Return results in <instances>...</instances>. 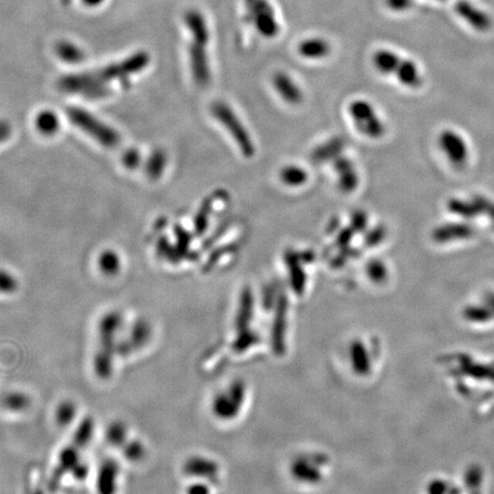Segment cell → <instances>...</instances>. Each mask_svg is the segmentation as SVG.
<instances>
[{"mask_svg": "<svg viewBox=\"0 0 494 494\" xmlns=\"http://www.w3.org/2000/svg\"><path fill=\"white\" fill-rule=\"evenodd\" d=\"M10 133H12V129H10V124L5 120H0V143L6 141L10 137Z\"/></svg>", "mask_w": 494, "mask_h": 494, "instance_id": "cell-25", "label": "cell"}, {"mask_svg": "<svg viewBox=\"0 0 494 494\" xmlns=\"http://www.w3.org/2000/svg\"><path fill=\"white\" fill-rule=\"evenodd\" d=\"M386 5L392 12L403 13L411 10L415 5V0H386Z\"/></svg>", "mask_w": 494, "mask_h": 494, "instance_id": "cell-22", "label": "cell"}, {"mask_svg": "<svg viewBox=\"0 0 494 494\" xmlns=\"http://www.w3.org/2000/svg\"><path fill=\"white\" fill-rule=\"evenodd\" d=\"M57 54L66 64H79L84 59L83 50L77 44L68 40L57 44Z\"/></svg>", "mask_w": 494, "mask_h": 494, "instance_id": "cell-13", "label": "cell"}, {"mask_svg": "<svg viewBox=\"0 0 494 494\" xmlns=\"http://www.w3.org/2000/svg\"><path fill=\"white\" fill-rule=\"evenodd\" d=\"M352 240V232L350 230H343L340 235V238H339L338 243L340 245H345L348 244L349 242Z\"/></svg>", "mask_w": 494, "mask_h": 494, "instance_id": "cell-26", "label": "cell"}, {"mask_svg": "<svg viewBox=\"0 0 494 494\" xmlns=\"http://www.w3.org/2000/svg\"><path fill=\"white\" fill-rule=\"evenodd\" d=\"M36 126L44 135H53L59 131V118L52 111H43L36 118Z\"/></svg>", "mask_w": 494, "mask_h": 494, "instance_id": "cell-14", "label": "cell"}, {"mask_svg": "<svg viewBox=\"0 0 494 494\" xmlns=\"http://www.w3.org/2000/svg\"><path fill=\"white\" fill-rule=\"evenodd\" d=\"M75 412H76L75 411V406L69 404V403H66V404L62 405L60 410H59L57 419H59V421H60L61 424L66 425V424H69L70 420L75 417Z\"/></svg>", "mask_w": 494, "mask_h": 494, "instance_id": "cell-24", "label": "cell"}, {"mask_svg": "<svg viewBox=\"0 0 494 494\" xmlns=\"http://www.w3.org/2000/svg\"><path fill=\"white\" fill-rule=\"evenodd\" d=\"M165 153L162 150H156L155 153L150 156L148 163L146 166V172L151 179H158L163 174L164 169L166 167Z\"/></svg>", "mask_w": 494, "mask_h": 494, "instance_id": "cell-16", "label": "cell"}, {"mask_svg": "<svg viewBox=\"0 0 494 494\" xmlns=\"http://www.w3.org/2000/svg\"><path fill=\"white\" fill-rule=\"evenodd\" d=\"M117 468L113 462L103 466L102 471L99 474V493L111 494L115 490Z\"/></svg>", "mask_w": 494, "mask_h": 494, "instance_id": "cell-15", "label": "cell"}, {"mask_svg": "<svg viewBox=\"0 0 494 494\" xmlns=\"http://www.w3.org/2000/svg\"><path fill=\"white\" fill-rule=\"evenodd\" d=\"M372 64L378 73L385 76H395L398 82L410 88L422 85L421 71L415 61L399 57L390 50H379L372 57Z\"/></svg>", "mask_w": 494, "mask_h": 494, "instance_id": "cell-3", "label": "cell"}, {"mask_svg": "<svg viewBox=\"0 0 494 494\" xmlns=\"http://www.w3.org/2000/svg\"><path fill=\"white\" fill-rule=\"evenodd\" d=\"M272 83L276 93L289 106H298L303 101L301 87L285 71H277L272 76Z\"/></svg>", "mask_w": 494, "mask_h": 494, "instance_id": "cell-9", "label": "cell"}, {"mask_svg": "<svg viewBox=\"0 0 494 494\" xmlns=\"http://www.w3.org/2000/svg\"><path fill=\"white\" fill-rule=\"evenodd\" d=\"M82 1L88 7L99 6V5H102L104 3V0H82Z\"/></svg>", "mask_w": 494, "mask_h": 494, "instance_id": "cell-27", "label": "cell"}, {"mask_svg": "<svg viewBox=\"0 0 494 494\" xmlns=\"http://www.w3.org/2000/svg\"><path fill=\"white\" fill-rule=\"evenodd\" d=\"M99 265L103 272L113 275L120 270V260L113 252L103 253L102 256H99Z\"/></svg>", "mask_w": 494, "mask_h": 494, "instance_id": "cell-17", "label": "cell"}, {"mask_svg": "<svg viewBox=\"0 0 494 494\" xmlns=\"http://www.w3.org/2000/svg\"><path fill=\"white\" fill-rule=\"evenodd\" d=\"M434 1H438V3H441V1H446V0H434Z\"/></svg>", "mask_w": 494, "mask_h": 494, "instance_id": "cell-28", "label": "cell"}, {"mask_svg": "<svg viewBox=\"0 0 494 494\" xmlns=\"http://www.w3.org/2000/svg\"><path fill=\"white\" fill-rule=\"evenodd\" d=\"M17 287V281L13 276L5 270H0V293L8 294V293L14 292Z\"/></svg>", "mask_w": 494, "mask_h": 494, "instance_id": "cell-20", "label": "cell"}, {"mask_svg": "<svg viewBox=\"0 0 494 494\" xmlns=\"http://www.w3.org/2000/svg\"><path fill=\"white\" fill-rule=\"evenodd\" d=\"M28 398L22 394H10L3 398V404L8 410H23L27 408Z\"/></svg>", "mask_w": 494, "mask_h": 494, "instance_id": "cell-19", "label": "cell"}, {"mask_svg": "<svg viewBox=\"0 0 494 494\" xmlns=\"http://www.w3.org/2000/svg\"><path fill=\"white\" fill-rule=\"evenodd\" d=\"M68 116L73 125H76L79 130L86 133L87 135H90L104 148L115 149L120 146V134L106 124L97 120L92 113H87L86 110L73 106L68 109Z\"/></svg>", "mask_w": 494, "mask_h": 494, "instance_id": "cell-5", "label": "cell"}, {"mask_svg": "<svg viewBox=\"0 0 494 494\" xmlns=\"http://www.w3.org/2000/svg\"><path fill=\"white\" fill-rule=\"evenodd\" d=\"M349 115L356 131L368 139H381L385 135V123L379 116L374 106L365 99H355L349 104Z\"/></svg>", "mask_w": 494, "mask_h": 494, "instance_id": "cell-7", "label": "cell"}, {"mask_svg": "<svg viewBox=\"0 0 494 494\" xmlns=\"http://www.w3.org/2000/svg\"><path fill=\"white\" fill-rule=\"evenodd\" d=\"M213 117L219 122L227 132L229 133L234 142L238 146L243 156L251 158L256 153V146L253 142L252 136L246 130L245 125L239 120L235 110L225 101H216L211 106Z\"/></svg>", "mask_w": 494, "mask_h": 494, "instance_id": "cell-4", "label": "cell"}, {"mask_svg": "<svg viewBox=\"0 0 494 494\" xmlns=\"http://www.w3.org/2000/svg\"><path fill=\"white\" fill-rule=\"evenodd\" d=\"M149 60L148 54L139 52L102 69L62 77L59 80V87L64 93L78 94L87 99H103L110 95L109 85L111 86L115 82L129 83L131 77L146 69Z\"/></svg>", "mask_w": 494, "mask_h": 494, "instance_id": "cell-1", "label": "cell"}, {"mask_svg": "<svg viewBox=\"0 0 494 494\" xmlns=\"http://www.w3.org/2000/svg\"><path fill=\"white\" fill-rule=\"evenodd\" d=\"M457 17L475 32L486 33L493 27L491 15L471 0H459L455 5Z\"/></svg>", "mask_w": 494, "mask_h": 494, "instance_id": "cell-8", "label": "cell"}, {"mask_svg": "<svg viewBox=\"0 0 494 494\" xmlns=\"http://www.w3.org/2000/svg\"><path fill=\"white\" fill-rule=\"evenodd\" d=\"M366 272H368V277L373 282H383L387 278V276H388L387 267L380 260H372V261H370L368 263Z\"/></svg>", "mask_w": 494, "mask_h": 494, "instance_id": "cell-18", "label": "cell"}, {"mask_svg": "<svg viewBox=\"0 0 494 494\" xmlns=\"http://www.w3.org/2000/svg\"><path fill=\"white\" fill-rule=\"evenodd\" d=\"M332 47L329 40L322 37H312L298 44V53L308 60H323L329 57Z\"/></svg>", "mask_w": 494, "mask_h": 494, "instance_id": "cell-11", "label": "cell"}, {"mask_svg": "<svg viewBox=\"0 0 494 494\" xmlns=\"http://www.w3.org/2000/svg\"><path fill=\"white\" fill-rule=\"evenodd\" d=\"M125 434H126V431H125L124 426L122 424H115L108 429V441L111 444H122Z\"/></svg>", "mask_w": 494, "mask_h": 494, "instance_id": "cell-21", "label": "cell"}, {"mask_svg": "<svg viewBox=\"0 0 494 494\" xmlns=\"http://www.w3.org/2000/svg\"><path fill=\"white\" fill-rule=\"evenodd\" d=\"M140 162H141V156L137 150L129 149L123 155V164L126 169H135L136 166H139Z\"/></svg>", "mask_w": 494, "mask_h": 494, "instance_id": "cell-23", "label": "cell"}, {"mask_svg": "<svg viewBox=\"0 0 494 494\" xmlns=\"http://www.w3.org/2000/svg\"><path fill=\"white\" fill-rule=\"evenodd\" d=\"M184 23L189 32L188 57L191 76L197 86L206 87L211 82V62H209V45L211 41L209 22L200 10H187Z\"/></svg>", "mask_w": 494, "mask_h": 494, "instance_id": "cell-2", "label": "cell"}, {"mask_svg": "<svg viewBox=\"0 0 494 494\" xmlns=\"http://www.w3.org/2000/svg\"><path fill=\"white\" fill-rule=\"evenodd\" d=\"M335 172L338 175V184L345 193H352L359 182V173L352 160L345 157H339L334 163Z\"/></svg>", "mask_w": 494, "mask_h": 494, "instance_id": "cell-10", "label": "cell"}, {"mask_svg": "<svg viewBox=\"0 0 494 494\" xmlns=\"http://www.w3.org/2000/svg\"><path fill=\"white\" fill-rule=\"evenodd\" d=\"M244 21L268 39L281 32L275 8L269 0H244Z\"/></svg>", "mask_w": 494, "mask_h": 494, "instance_id": "cell-6", "label": "cell"}, {"mask_svg": "<svg viewBox=\"0 0 494 494\" xmlns=\"http://www.w3.org/2000/svg\"><path fill=\"white\" fill-rule=\"evenodd\" d=\"M308 172L298 165L284 166L279 172V179L283 184L291 188L303 186L308 181Z\"/></svg>", "mask_w": 494, "mask_h": 494, "instance_id": "cell-12", "label": "cell"}]
</instances>
